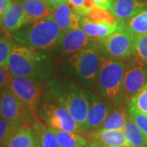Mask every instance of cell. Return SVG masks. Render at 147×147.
Wrapping results in <instances>:
<instances>
[{
  "instance_id": "6da1fadb",
  "label": "cell",
  "mask_w": 147,
  "mask_h": 147,
  "mask_svg": "<svg viewBox=\"0 0 147 147\" xmlns=\"http://www.w3.org/2000/svg\"><path fill=\"white\" fill-rule=\"evenodd\" d=\"M11 76L47 80L53 72V64L46 54L20 44H15L7 66Z\"/></svg>"
},
{
  "instance_id": "7a4b0ae2",
  "label": "cell",
  "mask_w": 147,
  "mask_h": 147,
  "mask_svg": "<svg viewBox=\"0 0 147 147\" xmlns=\"http://www.w3.org/2000/svg\"><path fill=\"white\" fill-rule=\"evenodd\" d=\"M63 32L52 16L26 25L11 34L18 44L35 49L47 51L55 47L61 41Z\"/></svg>"
},
{
  "instance_id": "3957f363",
  "label": "cell",
  "mask_w": 147,
  "mask_h": 147,
  "mask_svg": "<svg viewBox=\"0 0 147 147\" xmlns=\"http://www.w3.org/2000/svg\"><path fill=\"white\" fill-rule=\"evenodd\" d=\"M47 87V92L68 110L83 133L90 105L87 92L74 85L61 84L57 81L49 82Z\"/></svg>"
},
{
  "instance_id": "277c9868",
  "label": "cell",
  "mask_w": 147,
  "mask_h": 147,
  "mask_svg": "<svg viewBox=\"0 0 147 147\" xmlns=\"http://www.w3.org/2000/svg\"><path fill=\"white\" fill-rule=\"evenodd\" d=\"M126 64L121 61L101 58L97 77V89L102 96L115 103L123 96V84Z\"/></svg>"
},
{
  "instance_id": "5b68a950",
  "label": "cell",
  "mask_w": 147,
  "mask_h": 147,
  "mask_svg": "<svg viewBox=\"0 0 147 147\" xmlns=\"http://www.w3.org/2000/svg\"><path fill=\"white\" fill-rule=\"evenodd\" d=\"M38 115L43 123L53 129L82 133V129L68 110L47 92L42 96Z\"/></svg>"
},
{
  "instance_id": "8992f818",
  "label": "cell",
  "mask_w": 147,
  "mask_h": 147,
  "mask_svg": "<svg viewBox=\"0 0 147 147\" xmlns=\"http://www.w3.org/2000/svg\"><path fill=\"white\" fill-rule=\"evenodd\" d=\"M8 89L21 100L28 111L37 118L38 110L43 96V88L41 80L11 76Z\"/></svg>"
},
{
  "instance_id": "52a82bcc",
  "label": "cell",
  "mask_w": 147,
  "mask_h": 147,
  "mask_svg": "<svg viewBox=\"0 0 147 147\" xmlns=\"http://www.w3.org/2000/svg\"><path fill=\"white\" fill-rule=\"evenodd\" d=\"M99 48L95 42H90L84 49L75 53L69 62L80 78L86 82H93L98 75L101 65Z\"/></svg>"
},
{
  "instance_id": "ba28073f",
  "label": "cell",
  "mask_w": 147,
  "mask_h": 147,
  "mask_svg": "<svg viewBox=\"0 0 147 147\" xmlns=\"http://www.w3.org/2000/svg\"><path fill=\"white\" fill-rule=\"evenodd\" d=\"M127 59L125 63L123 96L129 102L147 84V64L133 54Z\"/></svg>"
},
{
  "instance_id": "9c48e42d",
  "label": "cell",
  "mask_w": 147,
  "mask_h": 147,
  "mask_svg": "<svg viewBox=\"0 0 147 147\" xmlns=\"http://www.w3.org/2000/svg\"><path fill=\"white\" fill-rule=\"evenodd\" d=\"M136 36L125 30L119 21V26L111 35L100 42L105 52L114 60H126L133 54Z\"/></svg>"
},
{
  "instance_id": "30bf717a",
  "label": "cell",
  "mask_w": 147,
  "mask_h": 147,
  "mask_svg": "<svg viewBox=\"0 0 147 147\" xmlns=\"http://www.w3.org/2000/svg\"><path fill=\"white\" fill-rule=\"evenodd\" d=\"M0 118L21 123H34L38 121L8 88L0 91Z\"/></svg>"
},
{
  "instance_id": "8fae6325",
  "label": "cell",
  "mask_w": 147,
  "mask_h": 147,
  "mask_svg": "<svg viewBox=\"0 0 147 147\" xmlns=\"http://www.w3.org/2000/svg\"><path fill=\"white\" fill-rule=\"evenodd\" d=\"M110 110L111 106L109 103L97 96H92L87 119L83 128V133H89L96 131L106 117L109 115Z\"/></svg>"
},
{
  "instance_id": "7c38bea8",
  "label": "cell",
  "mask_w": 147,
  "mask_h": 147,
  "mask_svg": "<svg viewBox=\"0 0 147 147\" xmlns=\"http://www.w3.org/2000/svg\"><path fill=\"white\" fill-rule=\"evenodd\" d=\"M91 42V38L81 27L72 28L63 33L59 44L65 54H75Z\"/></svg>"
},
{
  "instance_id": "4fadbf2b",
  "label": "cell",
  "mask_w": 147,
  "mask_h": 147,
  "mask_svg": "<svg viewBox=\"0 0 147 147\" xmlns=\"http://www.w3.org/2000/svg\"><path fill=\"white\" fill-rule=\"evenodd\" d=\"M88 143H95L100 146H130L123 130H96L87 133Z\"/></svg>"
},
{
  "instance_id": "5bb4252c",
  "label": "cell",
  "mask_w": 147,
  "mask_h": 147,
  "mask_svg": "<svg viewBox=\"0 0 147 147\" xmlns=\"http://www.w3.org/2000/svg\"><path fill=\"white\" fill-rule=\"evenodd\" d=\"M2 22L6 30L11 34L28 24L20 0L12 1L10 7L2 14Z\"/></svg>"
},
{
  "instance_id": "9a60e30c",
  "label": "cell",
  "mask_w": 147,
  "mask_h": 147,
  "mask_svg": "<svg viewBox=\"0 0 147 147\" xmlns=\"http://www.w3.org/2000/svg\"><path fill=\"white\" fill-rule=\"evenodd\" d=\"M52 16L63 33L69 29L80 27V20L82 16L79 15L74 10L67 1L53 9Z\"/></svg>"
},
{
  "instance_id": "2e32d148",
  "label": "cell",
  "mask_w": 147,
  "mask_h": 147,
  "mask_svg": "<svg viewBox=\"0 0 147 147\" xmlns=\"http://www.w3.org/2000/svg\"><path fill=\"white\" fill-rule=\"evenodd\" d=\"M119 23L111 25L106 22H94L88 16H82L80 20V27L86 34L92 39L101 42L111 35L118 29Z\"/></svg>"
},
{
  "instance_id": "e0dca14e",
  "label": "cell",
  "mask_w": 147,
  "mask_h": 147,
  "mask_svg": "<svg viewBox=\"0 0 147 147\" xmlns=\"http://www.w3.org/2000/svg\"><path fill=\"white\" fill-rule=\"evenodd\" d=\"M147 7V0H114L110 11L119 21H125Z\"/></svg>"
},
{
  "instance_id": "ac0fdd59",
  "label": "cell",
  "mask_w": 147,
  "mask_h": 147,
  "mask_svg": "<svg viewBox=\"0 0 147 147\" xmlns=\"http://www.w3.org/2000/svg\"><path fill=\"white\" fill-rule=\"evenodd\" d=\"M28 24L52 16V8L47 0H20Z\"/></svg>"
},
{
  "instance_id": "d6986e66",
  "label": "cell",
  "mask_w": 147,
  "mask_h": 147,
  "mask_svg": "<svg viewBox=\"0 0 147 147\" xmlns=\"http://www.w3.org/2000/svg\"><path fill=\"white\" fill-rule=\"evenodd\" d=\"M6 147H41L39 137L33 127L24 124L10 139Z\"/></svg>"
},
{
  "instance_id": "ffe728a7",
  "label": "cell",
  "mask_w": 147,
  "mask_h": 147,
  "mask_svg": "<svg viewBox=\"0 0 147 147\" xmlns=\"http://www.w3.org/2000/svg\"><path fill=\"white\" fill-rule=\"evenodd\" d=\"M128 119L127 110L123 105H119L110 111L102 124L97 130L110 129V130H123Z\"/></svg>"
},
{
  "instance_id": "44dd1931",
  "label": "cell",
  "mask_w": 147,
  "mask_h": 147,
  "mask_svg": "<svg viewBox=\"0 0 147 147\" xmlns=\"http://www.w3.org/2000/svg\"><path fill=\"white\" fill-rule=\"evenodd\" d=\"M123 27L135 36L147 34V7L125 21H119Z\"/></svg>"
},
{
  "instance_id": "7402d4cb",
  "label": "cell",
  "mask_w": 147,
  "mask_h": 147,
  "mask_svg": "<svg viewBox=\"0 0 147 147\" xmlns=\"http://www.w3.org/2000/svg\"><path fill=\"white\" fill-rule=\"evenodd\" d=\"M59 147H88V141L80 133L53 129Z\"/></svg>"
},
{
  "instance_id": "603a6c76",
  "label": "cell",
  "mask_w": 147,
  "mask_h": 147,
  "mask_svg": "<svg viewBox=\"0 0 147 147\" xmlns=\"http://www.w3.org/2000/svg\"><path fill=\"white\" fill-rule=\"evenodd\" d=\"M123 131L130 146L147 147V137L129 116Z\"/></svg>"
},
{
  "instance_id": "cb8c5ba5",
  "label": "cell",
  "mask_w": 147,
  "mask_h": 147,
  "mask_svg": "<svg viewBox=\"0 0 147 147\" xmlns=\"http://www.w3.org/2000/svg\"><path fill=\"white\" fill-rule=\"evenodd\" d=\"M32 127L39 137L41 147H59L53 128L38 120L34 123Z\"/></svg>"
},
{
  "instance_id": "d4e9b609",
  "label": "cell",
  "mask_w": 147,
  "mask_h": 147,
  "mask_svg": "<svg viewBox=\"0 0 147 147\" xmlns=\"http://www.w3.org/2000/svg\"><path fill=\"white\" fill-rule=\"evenodd\" d=\"M24 124L0 118V146L6 147L11 138Z\"/></svg>"
},
{
  "instance_id": "484cf974",
  "label": "cell",
  "mask_w": 147,
  "mask_h": 147,
  "mask_svg": "<svg viewBox=\"0 0 147 147\" xmlns=\"http://www.w3.org/2000/svg\"><path fill=\"white\" fill-rule=\"evenodd\" d=\"M87 16L94 22H106L111 25H116L119 23V20L110 10L96 5L93 6L90 9Z\"/></svg>"
},
{
  "instance_id": "4316f807",
  "label": "cell",
  "mask_w": 147,
  "mask_h": 147,
  "mask_svg": "<svg viewBox=\"0 0 147 147\" xmlns=\"http://www.w3.org/2000/svg\"><path fill=\"white\" fill-rule=\"evenodd\" d=\"M14 46L15 43L9 40L7 37L0 36V67L7 68Z\"/></svg>"
},
{
  "instance_id": "83f0119b",
  "label": "cell",
  "mask_w": 147,
  "mask_h": 147,
  "mask_svg": "<svg viewBox=\"0 0 147 147\" xmlns=\"http://www.w3.org/2000/svg\"><path fill=\"white\" fill-rule=\"evenodd\" d=\"M127 115L136 123L139 128L147 137V114L137 110L130 105L127 106Z\"/></svg>"
},
{
  "instance_id": "f1b7e54d",
  "label": "cell",
  "mask_w": 147,
  "mask_h": 147,
  "mask_svg": "<svg viewBox=\"0 0 147 147\" xmlns=\"http://www.w3.org/2000/svg\"><path fill=\"white\" fill-rule=\"evenodd\" d=\"M128 105L147 114V84L128 102Z\"/></svg>"
},
{
  "instance_id": "f546056e",
  "label": "cell",
  "mask_w": 147,
  "mask_h": 147,
  "mask_svg": "<svg viewBox=\"0 0 147 147\" xmlns=\"http://www.w3.org/2000/svg\"><path fill=\"white\" fill-rule=\"evenodd\" d=\"M133 55L147 64V34L136 36Z\"/></svg>"
},
{
  "instance_id": "4dcf8cb0",
  "label": "cell",
  "mask_w": 147,
  "mask_h": 147,
  "mask_svg": "<svg viewBox=\"0 0 147 147\" xmlns=\"http://www.w3.org/2000/svg\"><path fill=\"white\" fill-rule=\"evenodd\" d=\"M87 0H67L69 4L79 15L82 16H87L89 11L85 7Z\"/></svg>"
},
{
  "instance_id": "1f68e13d",
  "label": "cell",
  "mask_w": 147,
  "mask_h": 147,
  "mask_svg": "<svg viewBox=\"0 0 147 147\" xmlns=\"http://www.w3.org/2000/svg\"><path fill=\"white\" fill-rule=\"evenodd\" d=\"M11 74L7 68L0 67V91L8 88L10 84Z\"/></svg>"
},
{
  "instance_id": "d6a6232c",
  "label": "cell",
  "mask_w": 147,
  "mask_h": 147,
  "mask_svg": "<svg viewBox=\"0 0 147 147\" xmlns=\"http://www.w3.org/2000/svg\"><path fill=\"white\" fill-rule=\"evenodd\" d=\"M93 2L95 3V5L110 11L114 0H93Z\"/></svg>"
},
{
  "instance_id": "836d02e7",
  "label": "cell",
  "mask_w": 147,
  "mask_h": 147,
  "mask_svg": "<svg viewBox=\"0 0 147 147\" xmlns=\"http://www.w3.org/2000/svg\"><path fill=\"white\" fill-rule=\"evenodd\" d=\"M12 0H0V14L2 15L11 4Z\"/></svg>"
},
{
  "instance_id": "e575fe53",
  "label": "cell",
  "mask_w": 147,
  "mask_h": 147,
  "mask_svg": "<svg viewBox=\"0 0 147 147\" xmlns=\"http://www.w3.org/2000/svg\"><path fill=\"white\" fill-rule=\"evenodd\" d=\"M65 1H67V0H47V2L51 7L52 10L55 9L56 7H57L58 6L61 5V3H63Z\"/></svg>"
},
{
  "instance_id": "d590c367",
  "label": "cell",
  "mask_w": 147,
  "mask_h": 147,
  "mask_svg": "<svg viewBox=\"0 0 147 147\" xmlns=\"http://www.w3.org/2000/svg\"><path fill=\"white\" fill-rule=\"evenodd\" d=\"M9 34V33L5 30V28L3 27V22H2V15L0 14V36L1 37H7Z\"/></svg>"
},
{
  "instance_id": "8d00e7d4",
  "label": "cell",
  "mask_w": 147,
  "mask_h": 147,
  "mask_svg": "<svg viewBox=\"0 0 147 147\" xmlns=\"http://www.w3.org/2000/svg\"><path fill=\"white\" fill-rule=\"evenodd\" d=\"M88 147H102L97 145V144H95V143H88Z\"/></svg>"
},
{
  "instance_id": "74e56055",
  "label": "cell",
  "mask_w": 147,
  "mask_h": 147,
  "mask_svg": "<svg viewBox=\"0 0 147 147\" xmlns=\"http://www.w3.org/2000/svg\"><path fill=\"white\" fill-rule=\"evenodd\" d=\"M104 147H119V146H104Z\"/></svg>"
},
{
  "instance_id": "f35d334b",
  "label": "cell",
  "mask_w": 147,
  "mask_h": 147,
  "mask_svg": "<svg viewBox=\"0 0 147 147\" xmlns=\"http://www.w3.org/2000/svg\"><path fill=\"white\" fill-rule=\"evenodd\" d=\"M127 147H134V146H127Z\"/></svg>"
},
{
  "instance_id": "ab89813d",
  "label": "cell",
  "mask_w": 147,
  "mask_h": 147,
  "mask_svg": "<svg viewBox=\"0 0 147 147\" xmlns=\"http://www.w3.org/2000/svg\"><path fill=\"white\" fill-rule=\"evenodd\" d=\"M0 147H3V146H0Z\"/></svg>"
}]
</instances>
